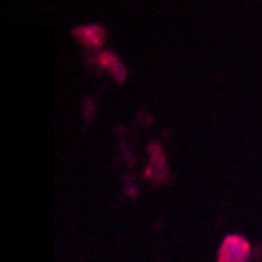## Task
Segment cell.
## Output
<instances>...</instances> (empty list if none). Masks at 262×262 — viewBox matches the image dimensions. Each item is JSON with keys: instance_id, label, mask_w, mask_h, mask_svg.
Returning <instances> with one entry per match:
<instances>
[{"instance_id": "cell-5", "label": "cell", "mask_w": 262, "mask_h": 262, "mask_svg": "<svg viewBox=\"0 0 262 262\" xmlns=\"http://www.w3.org/2000/svg\"><path fill=\"white\" fill-rule=\"evenodd\" d=\"M92 112H94V103L91 102V99H86L84 100V113H86V116L89 118L92 115Z\"/></svg>"}, {"instance_id": "cell-1", "label": "cell", "mask_w": 262, "mask_h": 262, "mask_svg": "<svg viewBox=\"0 0 262 262\" xmlns=\"http://www.w3.org/2000/svg\"><path fill=\"white\" fill-rule=\"evenodd\" d=\"M251 246L242 235H227L218 251V262H248Z\"/></svg>"}, {"instance_id": "cell-2", "label": "cell", "mask_w": 262, "mask_h": 262, "mask_svg": "<svg viewBox=\"0 0 262 262\" xmlns=\"http://www.w3.org/2000/svg\"><path fill=\"white\" fill-rule=\"evenodd\" d=\"M149 167L146 170V177H149L154 181H164L167 178V164L162 148L159 145H151L149 146Z\"/></svg>"}, {"instance_id": "cell-3", "label": "cell", "mask_w": 262, "mask_h": 262, "mask_svg": "<svg viewBox=\"0 0 262 262\" xmlns=\"http://www.w3.org/2000/svg\"><path fill=\"white\" fill-rule=\"evenodd\" d=\"M75 37L78 38L86 48L99 50L105 41V30L100 26H83L75 29Z\"/></svg>"}, {"instance_id": "cell-4", "label": "cell", "mask_w": 262, "mask_h": 262, "mask_svg": "<svg viewBox=\"0 0 262 262\" xmlns=\"http://www.w3.org/2000/svg\"><path fill=\"white\" fill-rule=\"evenodd\" d=\"M99 64L105 70H108L115 80H118V81H124L126 80L127 72H126L124 66H122V62L118 59L116 54H113L110 51H102L99 54Z\"/></svg>"}]
</instances>
